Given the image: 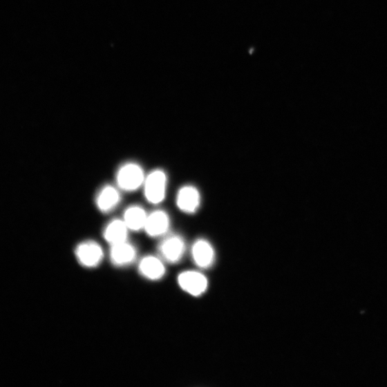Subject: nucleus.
<instances>
[{
  "mask_svg": "<svg viewBox=\"0 0 387 387\" xmlns=\"http://www.w3.org/2000/svg\"><path fill=\"white\" fill-rule=\"evenodd\" d=\"M167 178L166 173L161 169H155L145 178L144 192L146 200L152 205L163 202L166 196Z\"/></svg>",
  "mask_w": 387,
  "mask_h": 387,
  "instance_id": "1",
  "label": "nucleus"
},
{
  "mask_svg": "<svg viewBox=\"0 0 387 387\" xmlns=\"http://www.w3.org/2000/svg\"><path fill=\"white\" fill-rule=\"evenodd\" d=\"M145 173L142 167L134 162L122 166L116 174V182L119 187L126 191H134L144 185Z\"/></svg>",
  "mask_w": 387,
  "mask_h": 387,
  "instance_id": "2",
  "label": "nucleus"
},
{
  "mask_svg": "<svg viewBox=\"0 0 387 387\" xmlns=\"http://www.w3.org/2000/svg\"><path fill=\"white\" fill-rule=\"evenodd\" d=\"M75 256L83 266L94 267L102 263L104 251L99 243L89 240L77 245L75 249Z\"/></svg>",
  "mask_w": 387,
  "mask_h": 387,
  "instance_id": "3",
  "label": "nucleus"
},
{
  "mask_svg": "<svg viewBox=\"0 0 387 387\" xmlns=\"http://www.w3.org/2000/svg\"><path fill=\"white\" fill-rule=\"evenodd\" d=\"M178 283L185 292L194 296H201L208 287L207 278L198 271L193 270L182 273L178 277Z\"/></svg>",
  "mask_w": 387,
  "mask_h": 387,
  "instance_id": "4",
  "label": "nucleus"
},
{
  "mask_svg": "<svg viewBox=\"0 0 387 387\" xmlns=\"http://www.w3.org/2000/svg\"><path fill=\"white\" fill-rule=\"evenodd\" d=\"M186 245L179 236H171L160 243L159 251L162 258L168 263H176L185 255Z\"/></svg>",
  "mask_w": 387,
  "mask_h": 387,
  "instance_id": "5",
  "label": "nucleus"
},
{
  "mask_svg": "<svg viewBox=\"0 0 387 387\" xmlns=\"http://www.w3.org/2000/svg\"><path fill=\"white\" fill-rule=\"evenodd\" d=\"M170 227V219L164 210H155L148 214L144 230L151 238H158L165 235Z\"/></svg>",
  "mask_w": 387,
  "mask_h": 387,
  "instance_id": "6",
  "label": "nucleus"
},
{
  "mask_svg": "<svg viewBox=\"0 0 387 387\" xmlns=\"http://www.w3.org/2000/svg\"><path fill=\"white\" fill-rule=\"evenodd\" d=\"M200 194L195 187L185 186L178 193L177 205L181 211L187 214L196 212L200 207Z\"/></svg>",
  "mask_w": 387,
  "mask_h": 387,
  "instance_id": "7",
  "label": "nucleus"
},
{
  "mask_svg": "<svg viewBox=\"0 0 387 387\" xmlns=\"http://www.w3.org/2000/svg\"><path fill=\"white\" fill-rule=\"evenodd\" d=\"M194 262L201 268H208L215 262L216 254L211 245L204 239L198 240L191 248Z\"/></svg>",
  "mask_w": 387,
  "mask_h": 387,
  "instance_id": "8",
  "label": "nucleus"
},
{
  "mask_svg": "<svg viewBox=\"0 0 387 387\" xmlns=\"http://www.w3.org/2000/svg\"><path fill=\"white\" fill-rule=\"evenodd\" d=\"M137 257V249L127 241L111 245L110 258L115 266L123 267L132 263Z\"/></svg>",
  "mask_w": 387,
  "mask_h": 387,
  "instance_id": "9",
  "label": "nucleus"
},
{
  "mask_svg": "<svg viewBox=\"0 0 387 387\" xmlns=\"http://www.w3.org/2000/svg\"><path fill=\"white\" fill-rule=\"evenodd\" d=\"M121 201L120 192L117 188L111 185L103 187L96 197V206L104 213L113 210Z\"/></svg>",
  "mask_w": 387,
  "mask_h": 387,
  "instance_id": "10",
  "label": "nucleus"
},
{
  "mask_svg": "<svg viewBox=\"0 0 387 387\" xmlns=\"http://www.w3.org/2000/svg\"><path fill=\"white\" fill-rule=\"evenodd\" d=\"M139 270L143 277L151 281L161 279L166 273L162 261L152 256H147L141 261Z\"/></svg>",
  "mask_w": 387,
  "mask_h": 387,
  "instance_id": "11",
  "label": "nucleus"
},
{
  "mask_svg": "<svg viewBox=\"0 0 387 387\" xmlns=\"http://www.w3.org/2000/svg\"><path fill=\"white\" fill-rule=\"evenodd\" d=\"M129 228L123 220H111L104 231L105 240L111 245L127 241Z\"/></svg>",
  "mask_w": 387,
  "mask_h": 387,
  "instance_id": "12",
  "label": "nucleus"
},
{
  "mask_svg": "<svg viewBox=\"0 0 387 387\" xmlns=\"http://www.w3.org/2000/svg\"><path fill=\"white\" fill-rule=\"evenodd\" d=\"M148 214L140 205L129 207L124 211L123 220L129 230L140 231L144 229Z\"/></svg>",
  "mask_w": 387,
  "mask_h": 387,
  "instance_id": "13",
  "label": "nucleus"
}]
</instances>
